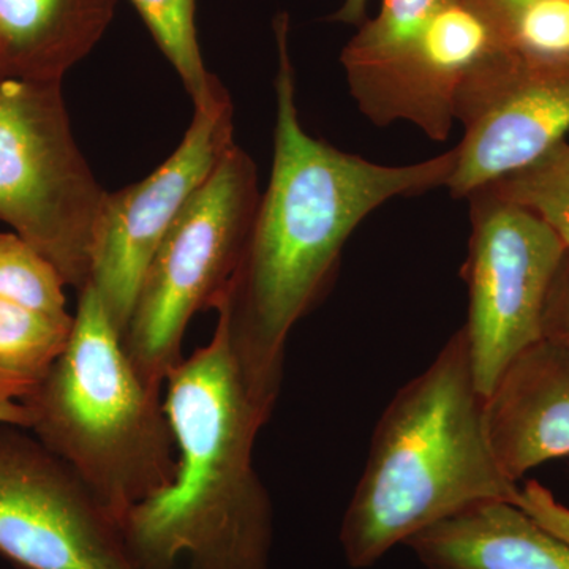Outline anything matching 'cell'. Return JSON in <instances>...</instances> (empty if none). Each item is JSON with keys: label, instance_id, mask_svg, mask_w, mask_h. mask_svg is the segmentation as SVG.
I'll use <instances>...</instances> for the list:
<instances>
[{"label": "cell", "instance_id": "obj_1", "mask_svg": "<svg viewBox=\"0 0 569 569\" xmlns=\"http://www.w3.org/2000/svg\"><path fill=\"white\" fill-rule=\"evenodd\" d=\"M274 160L238 268L213 309L247 376L279 397L284 346L335 276L356 227L391 198L447 187L456 151L407 167H385L310 137L299 122L290 56V17L272 22Z\"/></svg>", "mask_w": 569, "mask_h": 569}, {"label": "cell", "instance_id": "obj_2", "mask_svg": "<svg viewBox=\"0 0 569 569\" xmlns=\"http://www.w3.org/2000/svg\"><path fill=\"white\" fill-rule=\"evenodd\" d=\"M164 385L178 471L123 519L134 568H271L274 511L253 449L277 399L247 376L219 321Z\"/></svg>", "mask_w": 569, "mask_h": 569}, {"label": "cell", "instance_id": "obj_3", "mask_svg": "<svg viewBox=\"0 0 569 569\" xmlns=\"http://www.w3.org/2000/svg\"><path fill=\"white\" fill-rule=\"evenodd\" d=\"M485 407L460 328L378 419L340 523L351 568L373 567L396 546L478 501H515L519 485L498 467Z\"/></svg>", "mask_w": 569, "mask_h": 569}, {"label": "cell", "instance_id": "obj_4", "mask_svg": "<svg viewBox=\"0 0 569 569\" xmlns=\"http://www.w3.org/2000/svg\"><path fill=\"white\" fill-rule=\"evenodd\" d=\"M22 406L33 436L121 522L173 482L178 449L162 388L140 376L91 284L66 350Z\"/></svg>", "mask_w": 569, "mask_h": 569}, {"label": "cell", "instance_id": "obj_5", "mask_svg": "<svg viewBox=\"0 0 569 569\" xmlns=\"http://www.w3.org/2000/svg\"><path fill=\"white\" fill-rule=\"evenodd\" d=\"M260 197L253 160L231 146L160 242L122 336L127 355L152 387L162 388L182 361L194 313L213 309L227 291Z\"/></svg>", "mask_w": 569, "mask_h": 569}, {"label": "cell", "instance_id": "obj_6", "mask_svg": "<svg viewBox=\"0 0 569 569\" xmlns=\"http://www.w3.org/2000/svg\"><path fill=\"white\" fill-rule=\"evenodd\" d=\"M104 194L71 133L62 82L0 74V220L78 293Z\"/></svg>", "mask_w": 569, "mask_h": 569}, {"label": "cell", "instance_id": "obj_7", "mask_svg": "<svg viewBox=\"0 0 569 569\" xmlns=\"http://www.w3.org/2000/svg\"><path fill=\"white\" fill-rule=\"evenodd\" d=\"M471 236L463 326L475 383L488 397L507 367L542 339L546 299L565 247L538 216L489 187L468 194Z\"/></svg>", "mask_w": 569, "mask_h": 569}, {"label": "cell", "instance_id": "obj_8", "mask_svg": "<svg viewBox=\"0 0 569 569\" xmlns=\"http://www.w3.org/2000/svg\"><path fill=\"white\" fill-rule=\"evenodd\" d=\"M0 556L21 569H137L121 520L21 426L0 425Z\"/></svg>", "mask_w": 569, "mask_h": 569}, {"label": "cell", "instance_id": "obj_9", "mask_svg": "<svg viewBox=\"0 0 569 569\" xmlns=\"http://www.w3.org/2000/svg\"><path fill=\"white\" fill-rule=\"evenodd\" d=\"M231 146L233 104L224 91L194 108L181 144L153 173L104 194L93 231L89 284L119 335L126 332L142 279L164 234Z\"/></svg>", "mask_w": 569, "mask_h": 569}, {"label": "cell", "instance_id": "obj_10", "mask_svg": "<svg viewBox=\"0 0 569 569\" xmlns=\"http://www.w3.org/2000/svg\"><path fill=\"white\" fill-rule=\"evenodd\" d=\"M463 138L447 189L467 198L529 167L569 132V70L527 66L515 51L482 63L456 97Z\"/></svg>", "mask_w": 569, "mask_h": 569}, {"label": "cell", "instance_id": "obj_11", "mask_svg": "<svg viewBox=\"0 0 569 569\" xmlns=\"http://www.w3.org/2000/svg\"><path fill=\"white\" fill-rule=\"evenodd\" d=\"M486 432L498 467L518 482L569 456V350L541 339L523 350L486 397Z\"/></svg>", "mask_w": 569, "mask_h": 569}, {"label": "cell", "instance_id": "obj_12", "mask_svg": "<svg viewBox=\"0 0 569 569\" xmlns=\"http://www.w3.org/2000/svg\"><path fill=\"white\" fill-rule=\"evenodd\" d=\"M426 569H569V545L508 500H486L413 535Z\"/></svg>", "mask_w": 569, "mask_h": 569}, {"label": "cell", "instance_id": "obj_13", "mask_svg": "<svg viewBox=\"0 0 569 569\" xmlns=\"http://www.w3.org/2000/svg\"><path fill=\"white\" fill-rule=\"evenodd\" d=\"M118 0H0V74L62 82L91 52Z\"/></svg>", "mask_w": 569, "mask_h": 569}, {"label": "cell", "instance_id": "obj_14", "mask_svg": "<svg viewBox=\"0 0 569 569\" xmlns=\"http://www.w3.org/2000/svg\"><path fill=\"white\" fill-rule=\"evenodd\" d=\"M73 316H51L0 299V397L24 402L69 343Z\"/></svg>", "mask_w": 569, "mask_h": 569}, {"label": "cell", "instance_id": "obj_15", "mask_svg": "<svg viewBox=\"0 0 569 569\" xmlns=\"http://www.w3.org/2000/svg\"><path fill=\"white\" fill-rule=\"evenodd\" d=\"M449 2L452 0H383L377 17L359 26L340 56L353 99L372 88L425 37Z\"/></svg>", "mask_w": 569, "mask_h": 569}, {"label": "cell", "instance_id": "obj_16", "mask_svg": "<svg viewBox=\"0 0 569 569\" xmlns=\"http://www.w3.org/2000/svg\"><path fill=\"white\" fill-rule=\"evenodd\" d=\"M153 40L178 71L194 108L227 91L206 70L194 28V0H132Z\"/></svg>", "mask_w": 569, "mask_h": 569}, {"label": "cell", "instance_id": "obj_17", "mask_svg": "<svg viewBox=\"0 0 569 569\" xmlns=\"http://www.w3.org/2000/svg\"><path fill=\"white\" fill-rule=\"evenodd\" d=\"M498 197L529 209L569 247V141L557 142L529 167L488 186Z\"/></svg>", "mask_w": 569, "mask_h": 569}, {"label": "cell", "instance_id": "obj_18", "mask_svg": "<svg viewBox=\"0 0 569 569\" xmlns=\"http://www.w3.org/2000/svg\"><path fill=\"white\" fill-rule=\"evenodd\" d=\"M58 269L17 233H0V299L51 316H69Z\"/></svg>", "mask_w": 569, "mask_h": 569}, {"label": "cell", "instance_id": "obj_19", "mask_svg": "<svg viewBox=\"0 0 569 569\" xmlns=\"http://www.w3.org/2000/svg\"><path fill=\"white\" fill-rule=\"evenodd\" d=\"M512 51L537 69L569 70V0H533L509 24Z\"/></svg>", "mask_w": 569, "mask_h": 569}, {"label": "cell", "instance_id": "obj_20", "mask_svg": "<svg viewBox=\"0 0 569 569\" xmlns=\"http://www.w3.org/2000/svg\"><path fill=\"white\" fill-rule=\"evenodd\" d=\"M512 503L522 508L539 526L569 545V507L557 500L550 489L537 479H530L519 488Z\"/></svg>", "mask_w": 569, "mask_h": 569}, {"label": "cell", "instance_id": "obj_21", "mask_svg": "<svg viewBox=\"0 0 569 569\" xmlns=\"http://www.w3.org/2000/svg\"><path fill=\"white\" fill-rule=\"evenodd\" d=\"M542 339L569 350V247L565 249L546 299Z\"/></svg>", "mask_w": 569, "mask_h": 569}, {"label": "cell", "instance_id": "obj_22", "mask_svg": "<svg viewBox=\"0 0 569 569\" xmlns=\"http://www.w3.org/2000/svg\"><path fill=\"white\" fill-rule=\"evenodd\" d=\"M477 2L479 6L485 7L486 10L490 11V13L507 28L509 36V24H511L512 18H515L520 10L526 9L533 0H477Z\"/></svg>", "mask_w": 569, "mask_h": 569}, {"label": "cell", "instance_id": "obj_23", "mask_svg": "<svg viewBox=\"0 0 569 569\" xmlns=\"http://www.w3.org/2000/svg\"><path fill=\"white\" fill-rule=\"evenodd\" d=\"M0 425L21 426L29 429L31 415L22 403L0 397Z\"/></svg>", "mask_w": 569, "mask_h": 569}, {"label": "cell", "instance_id": "obj_24", "mask_svg": "<svg viewBox=\"0 0 569 569\" xmlns=\"http://www.w3.org/2000/svg\"><path fill=\"white\" fill-rule=\"evenodd\" d=\"M369 0H346L329 20L342 24L361 26L366 21Z\"/></svg>", "mask_w": 569, "mask_h": 569}]
</instances>
